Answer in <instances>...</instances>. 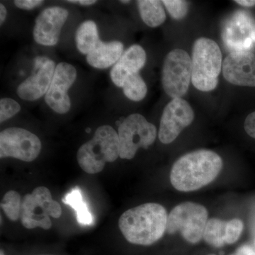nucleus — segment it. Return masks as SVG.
I'll list each match as a JSON object with an SVG mask.
<instances>
[{"mask_svg": "<svg viewBox=\"0 0 255 255\" xmlns=\"http://www.w3.org/2000/svg\"><path fill=\"white\" fill-rule=\"evenodd\" d=\"M164 5L169 14L176 20H181L187 16L189 11V3L182 0H163Z\"/></svg>", "mask_w": 255, "mask_h": 255, "instance_id": "24", "label": "nucleus"}, {"mask_svg": "<svg viewBox=\"0 0 255 255\" xmlns=\"http://www.w3.org/2000/svg\"><path fill=\"white\" fill-rule=\"evenodd\" d=\"M68 16V10L60 6H50L43 9L35 21L33 30L34 41L41 46H55Z\"/></svg>", "mask_w": 255, "mask_h": 255, "instance_id": "14", "label": "nucleus"}, {"mask_svg": "<svg viewBox=\"0 0 255 255\" xmlns=\"http://www.w3.org/2000/svg\"><path fill=\"white\" fill-rule=\"evenodd\" d=\"M222 38L231 53L251 52L255 48V18L248 11H236L225 23Z\"/></svg>", "mask_w": 255, "mask_h": 255, "instance_id": "10", "label": "nucleus"}, {"mask_svg": "<svg viewBox=\"0 0 255 255\" xmlns=\"http://www.w3.org/2000/svg\"><path fill=\"white\" fill-rule=\"evenodd\" d=\"M120 157L118 132L110 126H102L94 136L79 148L77 159L84 172L100 173L107 162H113Z\"/></svg>", "mask_w": 255, "mask_h": 255, "instance_id": "3", "label": "nucleus"}, {"mask_svg": "<svg viewBox=\"0 0 255 255\" xmlns=\"http://www.w3.org/2000/svg\"><path fill=\"white\" fill-rule=\"evenodd\" d=\"M209 214L204 206L184 202L171 211L167 217L169 234L180 232L182 237L191 244L199 243L204 236Z\"/></svg>", "mask_w": 255, "mask_h": 255, "instance_id": "6", "label": "nucleus"}, {"mask_svg": "<svg viewBox=\"0 0 255 255\" xmlns=\"http://www.w3.org/2000/svg\"><path fill=\"white\" fill-rule=\"evenodd\" d=\"M120 157L130 159L139 148L147 149L155 142L157 128L141 114H133L127 117L118 129Z\"/></svg>", "mask_w": 255, "mask_h": 255, "instance_id": "7", "label": "nucleus"}, {"mask_svg": "<svg viewBox=\"0 0 255 255\" xmlns=\"http://www.w3.org/2000/svg\"><path fill=\"white\" fill-rule=\"evenodd\" d=\"M227 221L218 219L209 220L204 230V238L206 243L215 248H221L226 244Z\"/></svg>", "mask_w": 255, "mask_h": 255, "instance_id": "21", "label": "nucleus"}, {"mask_svg": "<svg viewBox=\"0 0 255 255\" xmlns=\"http://www.w3.org/2000/svg\"><path fill=\"white\" fill-rule=\"evenodd\" d=\"M42 144L39 137L21 128H9L0 133V158L13 157L30 162L39 155Z\"/></svg>", "mask_w": 255, "mask_h": 255, "instance_id": "9", "label": "nucleus"}, {"mask_svg": "<svg viewBox=\"0 0 255 255\" xmlns=\"http://www.w3.org/2000/svg\"><path fill=\"white\" fill-rule=\"evenodd\" d=\"M194 119V112L187 101L173 99L164 107L159 124L158 137L163 144L174 141Z\"/></svg>", "mask_w": 255, "mask_h": 255, "instance_id": "11", "label": "nucleus"}, {"mask_svg": "<svg viewBox=\"0 0 255 255\" xmlns=\"http://www.w3.org/2000/svg\"><path fill=\"white\" fill-rule=\"evenodd\" d=\"M192 75V64L187 52L174 49L164 59L162 71L164 91L171 98H182L189 90Z\"/></svg>", "mask_w": 255, "mask_h": 255, "instance_id": "8", "label": "nucleus"}, {"mask_svg": "<svg viewBox=\"0 0 255 255\" xmlns=\"http://www.w3.org/2000/svg\"><path fill=\"white\" fill-rule=\"evenodd\" d=\"M61 215V206L59 203L53 200L48 188L37 187L31 194L23 197L20 219L27 229H50L52 226L50 217L59 219Z\"/></svg>", "mask_w": 255, "mask_h": 255, "instance_id": "5", "label": "nucleus"}, {"mask_svg": "<svg viewBox=\"0 0 255 255\" xmlns=\"http://www.w3.org/2000/svg\"><path fill=\"white\" fill-rule=\"evenodd\" d=\"M101 41L95 21L87 20L79 26L75 34L77 48L82 54L88 55Z\"/></svg>", "mask_w": 255, "mask_h": 255, "instance_id": "18", "label": "nucleus"}, {"mask_svg": "<svg viewBox=\"0 0 255 255\" xmlns=\"http://www.w3.org/2000/svg\"><path fill=\"white\" fill-rule=\"evenodd\" d=\"M191 82L201 92L215 90L222 70V53L219 45L207 38H199L193 47Z\"/></svg>", "mask_w": 255, "mask_h": 255, "instance_id": "4", "label": "nucleus"}, {"mask_svg": "<svg viewBox=\"0 0 255 255\" xmlns=\"http://www.w3.org/2000/svg\"><path fill=\"white\" fill-rule=\"evenodd\" d=\"M213 255V254H211V255Z\"/></svg>", "mask_w": 255, "mask_h": 255, "instance_id": "35", "label": "nucleus"}, {"mask_svg": "<svg viewBox=\"0 0 255 255\" xmlns=\"http://www.w3.org/2000/svg\"><path fill=\"white\" fill-rule=\"evenodd\" d=\"M237 4L246 7H252L255 6V0H236Z\"/></svg>", "mask_w": 255, "mask_h": 255, "instance_id": "31", "label": "nucleus"}, {"mask_svg": "<svg viewBox=\"0 0 255 255\" xmlns=\"http://www.w3.org/2000/svg\"><path fill=\"white\" fill-rule=\"evenodd\" d=\"M55 68V62L50 58L45 56L35 58L33 74L18 87V97L32 102L46 95L53 80Z\"/></svg>", "mask_w": 255, "mask_h": 255, "instance_id": "13", "label": "nucleus"}, {"mask_svg": "<svg viewBox=\"0 0 255 255\" xmlns=\"http://www.w3.org/2000/svg\"><path fill=\"white\" fill-rule=\"evenodd\" d=\"M231 255H255V251L251 246H243Z\"/></svg>", "mask_w": 255, "mask_h": 255, "instance_id": "29", "label": "nucleus"}, {"mask_svg": "<svg viewBox=\"0 0 255 255\" xmlns=\"http://www.w3.org/2000/svg\"><path fill=\"white\" fill-rule=\"evenodd\" d=\"M122 89L126 97L133 102H140L147 95V85L139 73L128 78L124 82Z\"/></svg>", "mask_w": 255, "mask_h": 255, "instance_id": "22", "label": "nucleus"}, {"mask_svg": "<svg viewBox=\"0 0 255 255\" xmlns=\"http://www.w3.org/2000/svg\"><path fill=\"white\" fill-rule=\"evenodd\" d=\"M0 255H5L4 252L3 251H1V253H0Z\"/></svg>", "mask_w": 255, "mask_h": 255, "instance_id": "34", "label": "nucleus"}, {"mask_svg": "<svg viewBox=\"0 0 255 255\" xmlns=\"http://www.w3.org/2000/svg\"><path fill=\"white\" fill-rule=\"evenodd\" d=\"M223 77L238 86L255 87V54L251 52H234L223 63Z\"/></svg>", "mask_w": 255, "mask_h": 255, "instance_id": "15", "label": "nucleus"}, {"mask_svg": "<svg viewBox=\"0 0 255 255\" xmlns=\"http://www.w3.org/2000/svg\"><path fill=\"white\" fill-rule=\"evenodd\" d=\"M139 12L143 22L151 28L160 26L166 20V13L162 1L158 0L137 1Z\"/></svg>", "mask_w": 255, "mask_h": 255, "instance_id": "19", "label": "nucleus"}, {"mask_svg": "<svg viewBox=\"0 0 255 255\" xmlns=\"http://www.w3.org/2000/svg\"><path fill=\"white\" fill-rule=\"evenodd\" d=\"M42 0H15L14 4L19 9L32 10L43 4Z\"/></svg>", "mask_w": 255, "mask_h": 255, "instance_id": "27", "label": "nucleus"}, {"mask_svg": "<svg viewBox=\"0 0 255 255\" xmlns=\"http://www.w3.org/2000/svg\"><path fill=\"white\" fill-rule=\"evenodd\" d=\"M167 217L163 206L147 203L125 211L119 219V227L129 243L150 246L166 232Z\"/></svg>", "mask_w": 255, "mask_h": 255, "instance_id": "2", "label": "nucleus"}, {"mask_svg": "<svg viewBox=\"0 0 255 255\" xmlns=\"http://www.w3.org/2000/svg\"><path fill=\"white\" fill-rule=\"evenodd\" d=\"M146 58V53L142 47L137 44L129 47L111 70L110 77L114 85L122 88L128 78L139 73L145 66Z\"/></svg>", "mask_w": 255, "mask_h": 255, "instance_id": "16", "label": "nucleus"}, {"mask_svg": "<svg viewBox=\"0 0 255 255\" xmlns=\"http://www.w3.org/2000/svg\"><path fill=\"white\" fill-rule=\"evenodd\" d=\"M21 106L16 101L11 98H3L0 100V122H6L12 118L21 111Z\"/></svg>", "mask_w": 255, "mask_h": 255, "instance_id": "25", "label": "nucleus"}, {"mask_svg": "<svg viewBox=\"0 0 255 255\" xmlns=\"http://www.w3.org/2000/svg\"><path fill=\"white\" fill-rule=\"evenodd\" d=\"M62 201L64 204L70 206L75 210L79 224L83 226H92L93 224V216L90 212L87 203L84 200L80 188H74L70 192L65 194Z\"/></svg>", "mask_w": 255, "mask_h": 255, "instance_id": "20", "label": "nucleus"}, {"mask_svg": "<svg viewBox=\"0 0 255 255\" xmlns=\"http://www.w3.org/2000/svg\"><path fill=\"white\" fill-rule=\"evenodd\" d=\"M121 2L123 3V4H128V3H130V1H121Z\"/></svg>", "mask_w": 255, "mask_h": 255, "instance_id": "33", "label": "nucleus"}, {"mask_svg": "<svg viewBox=\"0 0 255 255\" xmlns=\"http://www.w3.org/2000/svg\"><path fill=\"white\" fill-rule=\"evenodd\" d=\"M77 76L76 68L71 64L60 63L56 65L53 80L45 95V101L47 105L57 114L68 113L71 108L68 92L75 83Z\"/></svg>", "mask_w": 255, "mask_h": 255, "instance_id": "12", "label": "nucleus"}, {"mask_svg": "<svg viewBox=\"0 0 255 255\" xmlns=\"http://www.w3.org/2000/svg\"><path fill=\"white\" fill-rule=\"evenodd\" d=\"M245 130L250 136L255 138V112L247 117L244 124Z\"/></svg>", "mask_w": 255, "mask_h": 255, "instance_id": "28", "label": "nucleus"}, {"mask_svg": "<svg viewBox=\"0 0 255 255\" xmlns=\"http://www.w3.org/2000/svg\"><path fill=\"white\" fill-rule=\"evenodd\" d=\"M222 167V159L214 151H194L176 161L171 170V183L179 191H196L212 182Z\"/></svg>", "mask_w": 255, "mask_h": 255, "instance_id": "1", "label": "nucleus"}, {"mask_svg": "<svg viewBox=\"0 0 255 255\" xmlns=\"http://www.w3.org/2000/svg\"><path fill=\"white\" fill-rule=\"evenodd\" d=\"M124 53V44L120 41L103 42L87 55L89 65L97 69H107L115 65Z\"/></svg>", "mask_w": 255, "mask_h": 255, "instance_id": "17", "label": "nucleus"}, {"mask_svg": "<svg viewBox=\"0 0 255 255\" xmlns=\"http://www.w3.org/2000/svg\"><path fill=\"white\" fill-rule=\"evenodd\" d=\"M21 204L20 194L17 191L11 190L4 194L0 205L8 219L16 221L21 216Z\"/></svg>", "mask_w": 255, "mask_h": 255, "instance_id": "23", "label": "nucleus"}, {"mask_svg": "<svg viewBox=\"0 0 255 255\" xmlns=\"http://www.w3.org/2000/svg\"><path fill=\"white\" fill-rule=\"evenodd\" d=\"M243 225L241 220L235 219L228 221L226 226V244L231 245L238 241L243 233Z\"/></svg>", "mask_w": 255, "mask_h": 255, "instance_id": "26", "label": "nucleus"}, {"mask_svg": "<svg viewBox=\"0 0 255 255\" xmlns=\"http://www.w3.org/2000/svg\"><path fill=\"white\" fill-rule=\"evenodd\" d=\"M67 2L71 3V4H77L82 5V6H90L97 2L95 0H68Z\"/></svg>", "mask_w": 255, "mask_h": 255, "instance_id": "30", "label": "nucleus"}, {"mask_svg": "<svg viewBox=\"0 0 255 255\" xmlns=\"http://www.w3.org/2000/svg\"><path fill=\"white\" fill-rule=\"evenodd\" d=\"M6 14H7V11H6V7L2 3H1L0 4V23H1V25H2V23L4 22Z\"/></svg>", "mask_w": 255, "mask_h": 255, "instance_id": "32", "label": "nucleus"}]
</instances>
